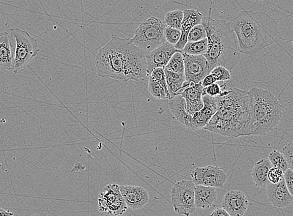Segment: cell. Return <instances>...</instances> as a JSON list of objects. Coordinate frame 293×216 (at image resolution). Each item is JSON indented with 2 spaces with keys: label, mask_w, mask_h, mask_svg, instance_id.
Instances as JSON below:
<instances>
[{
  "label": "cell",
  "mask_w": 293,
  "mask_h": 216,
  "mask_svg": "<svg viewBox=\"0 0 293 216\" xmlns=\"http://www.w3.org/2000/svg\"><path fill=\"white\" fill-rule=\"evenodd\" d=\"M95 64L100 77L141 82L149 76L146 54L130 38L112 35L111 39L98 49Z\"/></svg>",
  "instance_id": "obj_1"
},
{
  "label": "cell",
  "mask_w": 293,
  "mask_h": 216,
  "mask_svg": "<svg viewBox=\"0 0 293 216\" xmlns=\"http://www.w3.org/2000/svg\"><path fill=\"white\" fill-rule=\"evenodd\" d=\"M204 130L226 137L251 136L250 100L248 91L226 90L218 97V108Z\"/></svg>",
  "instance_id": "obj_2"
},
{
  "label": "cell",
  "mask_w": 293,
  "mask_h": 216,
  "mask_svg": "<svg viewBox=\"0 0 293 216\" xmlns=\"http://www.w3.org/2000/svg\"><path fill=\"white\" fill-rule=\"evenodd\" d=\"M236 35L240 53L253 56L275 42L277 22L265 12L243 10L229 22Z\"/></svg>",
  "instance_id": "obj_3"
},
{
  "label": "cell",
  "mask_w": 293,
  "mask_h": 216,
  "mask_svg": "<svg viewBox=\"0 0 293 216\" xmlns=\"http://www.w3.org/2000/svg\"><path fill=\"white\" fill-rule=\"evenodd\" d=\"M211 4L209 15L203 16L201 21L208 40V50L203 56L207 59L210 72L219 66L231 71L240 59L237 36L229 22L212 18V1Z\"/></svg>",
  "instance_id": "obj_4"
},
{
  "label": "cell",
  "mask_w": 293,
  "mask_h": 216,
  "mask_svg": "<svg viewBox=\"0 0 293 216\" xmlns=\"http://www.w3.org/2000/svg\"><path fill=\"white\" fill-rule=\"evenodd\" d=\"M248 92L251 136L265 135L277 127L283 114V106L268 90L254 87Z\"/></svg>",
  "instance_id": "obj_5"
},
{
  "label": "cell",
  "mask_w": 293,
  "mask_h": 216,
  "mask_svg": "<svg viewBox=\"0 0 293 216\" xmlns=\"http://www.w3.org/2000/svg\"><path fill=\"white\" fill-rule=\"evenodd\" d=\"M165 23L155 16L146 19L139 24L131 42L146 55L166 42Z\"/></svg>",
  "instance_id": "obj_6"
},
{
  "label": "cell",
  "mask_w": 293,
  "mask_h": 216,
  "mask_svg": "<svg viewBox=\"0 0 293 216\" xmlns=\"http://www.w3.org/2000/svg\"><path fill=\"white\" fill-rule=\"evenodd\" d=\"M9 33L15 42L12 71L13 75H16L28 67L40 50L38 48L37 40L28 32L15 28L10 29Z\"/></svg>",
  "instance_id": "obj_7"
},
{
  "label": "cell",
  "mask_w": 293,
  "mask_h": 216,
  "mask_svg": "<svg viewBox=\"0 0 293 216\" xmlns=\"http://www.w3.org/2000/svg\"><path fill=\"white\" fill-rule=\"evenodd\" d=\"M195 184L190 180H182L171 188V202L178 214L190 216L196 211L194 202Z\"/></svg>",
  "instance_id": "obj_8"
},
{
  "label": "cell",
  "mask_w": 293,
  "mask_h": 216,
  "mask_svg": "<svg viewBox=\"0 0 293 216\" xmlns=\"http://www.w3.org/2000/svg\"><path fill=\"white\" fill-rule=\"evenodd\" d=\"M98 210L114 216L122 215L127 210L121 193L120 186L113 183L106 185L101 191L98 199Z\"/></svg>",
  "instance_id": "obj_9"
},
{
  "label": "cell",
  "mask_w": 293,
  "mask_h": 216,
  "mask_svg": "<svg viewBox=\"0 0 293 216\" xmlns=\"http://www.w3.org/2000/svg\"><path fill=\"white\" fill-rule=\"evenodd\" d=\"M191 177L195 186L202 185L215 188H223L228 178L221 168L214 166L196 168L191 172Z\"/></svg>",
  "instance_id": "obj_10"
},
{
  "label": "cell",
  "mask_w": 293,
  "mask_h": 216,
  "mask_svg": "<svg viewBox=\"0 0 293 216\" xmlns=\"http://www.w3.org/2000/svg\"><path fill=\"white\" fill-rule=\"evenodd\" d=\"M182 53L186 81L196 84L201 83L205 76L210 73L207 59L203 55H190Z\"/></svg>",
  "instance_id": "obj_11"
},
{
  "label": "cell",
  "mask_w": 293,
  "mask_h": 216,
  "mask_svg": "<svg viewBox=\"0 0 293 216\" xmlns=\"http://www.w3.org/2000/svg\"><path fill=\"white\" fill-rule=\"evenodd\" d=\"M203 89L201 83L196 84L186 81L183 84L182 90L177 95H181L184 98L186 110L191 115L203 107L202 100Z\"/></svg>",
  "instance_id": "obj_12"
},
{
  "label": "cell",
  "mask_w": 293,
  "mask_h": 216,
  "mask_svg": "<svg viewBox=\"0 0 293 216\" xmlns=\"http://www.w3.org/2000/svg\"><path fill=\"white\" fill-rule=\"evenodd\" d=\"M202 100L203 107L194 113L191 117V130L204 129L218 110V97H212L207 94H202Z\"/></svg>",
  "instance_id": "obj_13"
},
{
  "label": "cell",
  "mask_w": 293,
  "mask_h": 216,
  "mask_svg": "<svg viewBox=\"0 0 293 216\" xmlns=\"http://www.w3.org/2000/svg\"><path fill=\"white\" fill-rule=\"evenodd\" d=\"M178 51H180L177 50L174 45L166 42L147 54L146 63L149 75L153 70L157 68L165 69L172 55Z\"/></svg>",
  "instance_id": "obj_14"
},
{
  "label": "cell",
  "mask_w": 293,
  "mask_h": 216,
  "mask_svg": "<svg viewBox=\"0 0 293 216\" xmlns=\"http://www.w3.org/2000/svg\"><path fill=\"white\" fill-rule=\"evenodd\" d=\"M120 191L129 208L133 210L141 209L149 203V192L143 187L120 186Z\"/></svg>",
  "instance_id": "obj_15"
},
{
  "label": "cell",
  "mask_w": 293,
  "mask_h": 216,
  "mask_svg": "<svg viewBox=\"0 0 293 216\" xmlns=\"http://www.w3.org/2000/svg\"><path fill=\"white\" fill-rule=\"evenodd\" d=\"M222 207L231 216H243L248 209L249 202L242 191H230L222 200Z\"/></svg>",
  "instance_id": "obj_16"
},
{
  "label": "cell",
  "mask_w": 293,
  "mask_h": 216,
  "mask_svg": "<svg viewBox=\"0 0 293 216\" xmlns=\"http://www.w3.org/2000/svg\"><path fill=\"white\" fill-rule=\"evenodd\" d=\"M267 189L268 200L277 208H286L292 203V195L287 190L284 179L276 184L270 182Z\"/></svg>",
  "instance_id": "obj_17"
},
{
  "label": "cell",
  "mask_w": 293,
  "mask_h": 216,
  "mask_svg": "<svg viewBox=\"0 0 293 216\" xmlns=\"http://www.w3.org/2000/svg\"><path fill=\"white\" fill-rule=\"evenodd\" d=\"M148 89L153 97L158 100H170L167 87L165 70L157 68L149 74Z\"/></svg>",
  "instance_id": "obj_18"
},
{
  "label": "cell",
  "mask_w": 293,
  "mask_h": 216,
  "mask_svg": "<svg viewBox=\"0 0 293 216\" xmlns=\"http://www.w3.org/2000/svg\"><path fill=\"white\" fill-rule=\"evenodd\" d=\"M203 15L195 9H186L183 10V18L181 26V37L176 45L177 50L182 51L188 42V35L191 28L196 24L201 23Z\"/></svg>",
  "instance_id": "obj_19"
},
{
  "label": "cell",
  "mask_w": 293,
  "mask_h": 216,
  "mask_svg": "<svg viewBox=\"0 0 293 216\" xmlns=\"http://www.w3.org/2000/svg\"><path fill=\"white\" fill-rule=\"evenodd\" d=\"M168 106L172 115L180 124L191 130V120L192 115L186 110L184 98L179 95L174 96L169 100Z\"/></svg>",
  "instance_id": "obj_20"
},
{
  "label": "cell",
  "mask_w": 293,
  "mask_h": 216,
  "mask_svg": "<svg viewBox=\"0 0 293 216\" xmlns=\"http://www.w3.org/2000/svg\"><path fill=\"white\" fill-rule=\"evenodd\" d=\"M13 58L12 36L8 32H2L0 34V70H12Z\"/></svg>",
  "instance_id": "obj_21"
},
{
  "label": "cell",
  "mask_w": 293,
  "mask_h": 216,
  "mask_svg": "<svg viewBox=\"0 0 293 216\" xmlns=\"http://www.w3.org/2000/svg\"><path fill=\"white\" fill-rule=\"evenodd\" d=\"M217 196V191L215 188L202 185L195 186L194 202L196 207L198 208L205 209L210 208L214 204Z\"/></svg>",
  "instance_id": "obj_22"
},
{
  "label": "cell",
  "mask_w": 293,
  "mask_h": 216,
  "mask_svg": "<svg viewBox=\"0 0 293 216\" xmlns=\"http://www.w3.org/2000/svg\"><path fill=\"white\" fill-rule=\"evenodd\" d=\"M272 168V165L269 160L266 158H262L254 164L252 171V178L257 187L267 188L269 184L268 174Z\"/></svg>",
  "instance_id": "obj_23"
},
{
  "label": "cell",
  "mask_w": 293,
  "mask_h": 216,
  "mask_svg": "<svg viewBox=\"0 0 293 216\" xmlns=\"http://www.w3.org/2000/svg\"><path fill=\"white\" fill-rule=\"evenodd\" d=\"M165 70V69H164ZM167 87L171 98L182 90L183 84L186 81L185 74H179L165 70Z\"/></svg>",
  "instance_id": "obj_24"
},
{
  "label": "cell",
  "mask_w": 293,
  "mask_h": 216,
  "mask_svg": "<svg viewBox=\"0 0 293 216\" xmlns=\"http://www.w3.org/2000/svg\"><path fill=\"white\" fill-rule=\"evenodd\" d=\"M208 50L207 38L195 42H187L182 52L190 55H203Z\"/></svg>",
  "instance_id": "obj_25"
},
{
  "label": "cell",
  "mask_w": 293,
  "mask_h": 216,
  "mask_svg": "<svg viewBox=\"0 0 293 216\" xmlns=\"http://www.w3.org/2000/svg\"><path fill=\"white\" fill-rule=\"evenodd\" d=\"M165 70L179 74H185L184 61L182 51H178L171 57Z\"/></svg>",
  "instance_id": "obj_26"
},
{
  "label": "cell",
  "mask_w": 293,
  "mask_h": 216,
  "mask_svg": "<svg viewBox=\"0 0 293 216\" xmlns=\"http://www.w3.org/2000/svg\"><path fill=\"white\" fill-rule=\"evenodd\" d=\"M183 18V11L176 10L166 13L164 23L166 26L180 29Z\"/></svg>",
  "instance_id": "obj_27"
},
{
  "label": "cell",
  "mask_w": 293,
  "mask_h": 216,
  "mask_svg": "<svg viewBox=\"0 0 293 216\" xmlns=\"http://www.w3.org/2000/svg\"><path fill=\"white\" fill-rule=\"evenodd\" d=\"M270 162L274 168L280 169L284 173L289 168L288 165L281 152L273 150L269 155Z\"/></svg>",
  "instance_id": "obj_28"
},
{
  "label": "cell",
  "mask_w": 293,
  "mask_h": 216,
  "mask_svg": "<svg viewBox=\"0 0 293 216\" xmlns=\"http://www.w3.org/2000/svg\"><path fill=\"white\" fill-rule=\"evenodd\" d=\"M207 32L201 23L196 24L191 28L188 35V42H198L207 38Z\"/></svg>",
  "instance_id": "obj_29"
},
{
  "label": "cell",
  "mask_w": 293,
  "mask_h": 216,
  "mask_svg": "<svg viewBox=\"0 0 293 216\" xmlns=\"http://www.w3.org/2000/svg\"><path fill=\"white\" fill-rule=\"evenodd\" d=\"M225 87L224 81L216 82L215 83L205 87L203 89V94H207L212 97H220L225 94L223 89Z\"/></svg>",
  "instance_id": "obj_30"
},
{
  "label": "cell",
  "mask_w": 293,
  "mask_h": 216,
  "mask_svg": "<svg viewBox=\"0 0 293 216\" xmlns=\"http://www.w3.org/2000/svg\"><path fill=\"white\" fill-rule=\"evenodd\" d=\"M210 74L217 82L228 81L231 79L230 71L221 66L213 68L212 70H211Z\"/></svg>",
  "instance_id": "obj_31"
},
{
  "label": "cell",
  "mask_w": 293,
  "mask_h": 216,
  "mask_svg": "<svg viewBox=\"0 0 293 216\" xmlns=\"http://www.w3.org/2000/svg\"><path fill=\"white\" fill-rule=\"evenodd\" d=\"M164 35H165L166 42L174 46L180 39L181 31L180 29L166 26Z\"/></svg>",
  "instance_id": "obj_32"
},
{
  "label": "cell",
  "mask_w": 293,
  "mask_h": 216,
  "mask_svg": "<svg viewBox=\"0 0 293 216\" xmlns=\"http://www.w3.org/2000/svg\"><path fill=\"white\" fill-rule=\"evenodd\" d=\"M268 179L270 183L276 184L284 179V172L280 169L272 167L268 172Z\"/></svg>",
  "instance_id": "obj_33"
},
{
  "label": "cell",
  "mask_w": 293,
  "mask_h": 216,
  "mask_svg": "<svg viewBox=\"0 0 293 216\" xmlns=\"http://www.w3.org/2000/svg\"><path fill=\"white\" fill-rule=\"evenodd\" d=\"M283 154L284 160H286L289 168L292 169L293 168V144L289 143L287 144L283 148Z\"/></svg>",
  "instance_id": "obj_34"
},
{
  "label": "cell",
  "mask_w": 293,
  "mask_h": 216,
  "mask_svg": "<svg viewBox=\"0 0 293 216\" xmlns=\"http://www.w3.org/2000/svg\"><path fill=\"white\" fill-rule=\"evenodd\" d=\"M284 180L287 190L290 194H293V171L292 169L288 168L284 173Z\"/></svg>",
  "instance_id": "obj_35"
},
{
  "label": "cell",
  "mask_w": 293,
  "mask_h": 216,
  "mask_svg": "<svg viewBox=\"0 0 293 216\" xmlns=\"http://www.w3.org/2000/svg\"><path fill=\"white\" fill-rule=\"evenodd\" d=\"M217 81H216L215 78L210 73L209 75L205 76L204 78L202 79L201 83L202 86L203 87V88H205V87L215 83Z\"/></svg>",
  "instance_id": "obj_36"
},
{
  "label": "cell",
  "mask_w": 293,
  "mask_h": 216,
  "mask_svg": "<svg viewBox=\"0 0 293 216\" xmlns=\"http://www.w3.org/2000/svg\"><path fill=\"white\" fill-rule=\"evenodd\" d=\"M210 216H231L223 208H216L212 212Z\"/></svg>",
  "instance_id": "obj_37"
},
{
  "label": "cell",
  "mask_w": 293,
  "mask_h": 216,
  "mask_svg": "<svg viewBox=\"0 0 293 216\" xmlns=\"http://www.w3.org/2000/svg\"><path fill=\"white\" fill-rule=\"evenodd\" d=\"M14 214L11 212L9 210H7L0 207V216H13Z\"/></svg>",
  "instance_id": "obj_38"
}]
</instances>
